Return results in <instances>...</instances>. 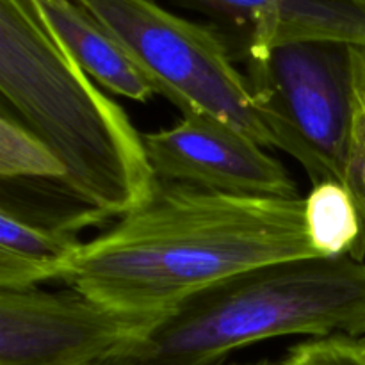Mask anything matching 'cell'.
I'll list each match as a JSON object with an SVG mask.
<instances>
[{
  "instance_id": "6da1fadb",
  "label": "cell",
  "mask_w": 365,
  "mask_h": 365,
  "mask_svg": "<svg viewBox=\"0 0 365 365\" xmlns=\"http://www.w3.org/2000/svg\"><path fill=\"white\" fill-rule=\"evenodd\" d=\"M312 257L305 198L157 180L146 202L81 246L61 282L118 312L160 319L210 285Z\"/></svg>"
},
{
  "instance_id": "7a4b0ae2",
  "label": "cell",
  "mask_w": 365,
  "mask_h": 365,
  "mask_svg": "<svg viewBox=\"0 0 365 365\" xmlns=\"http://www.w3.org/2000/svg\"><path fill=\"white\" fill-rule=\"evenodd\" d=\"M0 95L63 163L57 184L103 220L150 198L157 178L143 134L78 66L36 0H0Z\"/></svg>"
},
{
  "instance_id": "3957f363",
  "label": "cell",
  "mask_w": 365,
  "mask_h": 365,
  "mask_svg": "<svg viewBox=\"0 0 365 365\" xmlns=\"http://www.w3.org/2000/svg\"><path fill=\"white\" fill-rule=\"evenodd\" d=\"M287 335L365 337V262L299 259L214 284L182 302L106 365H227Z\"/></svg>"
},
{
  "instance_id": "277c9868",
  "label": "cell",
  "mask_w": 365,
  "mask_h": 365,
  "mask_svg": "<svg viewBox=\"0 0 365 365\" xmlns=\"http://www.w3.org/2000/svg\"><path fill=\"white\" fill-rule=\"evenodd\" d=\"M253 96L312 185L339 182L365 221V45L294 41L242 57Z\"/></svg>"
},
{
  "instance_id": "5b68a950",
  "label": "cell",
  "mask_w": 365,
  "mask_h": 365,
  "mask_svg": "<svg viewBox=\"0 0 365 365\" xmlns=\"http://www.w3.org/2000/svg\"><path fill=\"white\" fill-rule=\"evenodd\" d=\"M132 57L157 95L185 114L220 120L284 152L273 118L253 96L225 36L159 0H77Z\"/></svg>"
},
{
  "instance_id": "8992f818",
  "label": "cell",
  "mask_w": 365,
  "mask_h": 365,
  "mask_svg": "<svg viewBox=\"0 0 365 365\" xmlns=\"http://www.w3.org/2000/svg\"><path fill=\"white\" fill-rule=\"evenodd\" d=\"M157 323L71 287L0 289V365H106Z\"/></svg>"
},
{
  "instance_id": "52a82bcc",
  "label": "cell",
  "mask_w": 365,
  "mask_h": 365,
  "mask_svg": "<svg viewBox=\"0 0 365 365\" xmlns=\"http://www.w3.org/2000/svg\"><path fill=\"white\" fill-rule=\"evenodd\" d=\"M157 180L252 198H302L277 157L237 128L203 114L143 134Z\"/></svg>"
},
{
  "instance_id": "ba28073f",
  "label": "cell",
  "mask_w": 365,
  "mask_h": 365,
  "mask_svg": "<svg viewBox=\"0 0 365 365\" xmlns=\"http://www.w3.org/2000/svg\"><path fill=\"white\" fill-rule=\"evenodd\" d=\"M207 18L242 57L294 41L365 45V0H159Z\"/></svg>"
},
{
  "instance_id": "9c48e42d",
  "label": "cell",
  "mask_w": 365,
  "mask_h": 365,
  "mask_svg": "<svg viewBox=\"0 0 365 365\" xmlns=\"http://www.w3.org/2000/svg\"><path fill=\"white\" fill-rule=\"evenodd\" d=\"M43 18L78 66L102 88L134 102L157 95L121 43L77 0H36Z\"/></svg>"
},
{
  "instance_id": "30bf717a",
  "label": "cell",
  "mask_w": 365,
  "mask_h": 365,
  "mask_svg": "<svg viewBox=\"0 0 365 365\" xmlns=\"http://www.w3.org/2000/svg\"><path fill=\"white\" fill-rule=\"evenodd\" d=\"M82 245L71 232L0 210V289H29L61 280Z\"/></svg>"
},
{
  "instance_id": "8fae6325",
  "label": "cell",
  "mask_w": 365,
  "mask_h": 365,
  "mask_svg": "<svg viewBox=\"0 0 365 365\" xmlns=\"http://www.w3.org/2000/svg\"><path fill=\"white\" fill-rule=\"evenodd\" d=\"M305 225L321 259L365 257V221L355 196L339 182L314 185L305 198Z\"/></svg>"
},
{
  "instance_id": "7c38bea8",
  "label": "cell",
  "mask_w": 365,
  "mask_h": 365,
  "mask_svg": "<svg viewBox=\"0 0 365 365\" xmlns=\"http://www.w3.org/2000/svg\"><path fill=\"white\" fill-rule=\"evenodd\" d=\"M56 153L9 109L0 113V180H63Z\"/></svg>"
},
{
  "instance_id": "4fadbf2b",
  "label": "cell",
  "mask_w": 365,
  "mask_h": 365,
  "mask_svg": "<svg viewBox=\"0 0 365 365\" xmlns=\"http://www.w3.org/2000/svg\"><path fill=\"white\" fill-rule=\"evenodd\" d=\"M278 365H365V337L310 339L292 346Z\"/></svg>"
},
{
  "instance_id": "5bb4252c",
  "label": "cell",
  "mask_w": 365,
  "mask_h": 365,
  "mask_svg": "<svg viewBox=\"0 0 365 365\" xmlns=\"http://www.w3.org/2000/svg\"><path fill=\"white\" fill-rule=\"evenodd\" d=\"M230 365H278V362H271V360H260V362H252V364H230Z\"/></svg>"
},
{
  "instance_id": "9a60e30c",
  "label": "cell",
  "mask_w": 365,
  "mask_h": 365,
  "mask_svg": "<svg viewBox=\"0 0 365 365\" xmlns=\"http://www.w3.org/2000/svg\"><path fill=\"white\" fill-rule=\"evenodd\" d=\"M362 185H364V195H365V166H364V173H362Z\"/></svg>"
}]
</instances>
